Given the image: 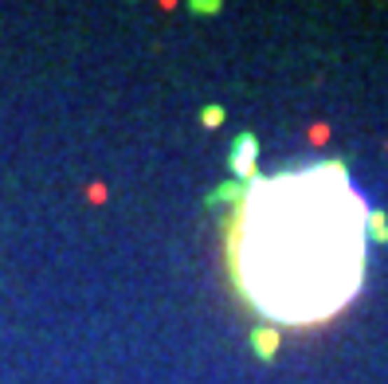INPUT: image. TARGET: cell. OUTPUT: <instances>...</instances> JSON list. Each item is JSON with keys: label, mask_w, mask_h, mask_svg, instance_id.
<instances>
[{"label": "cell", "mask_w": 388, "mask_h": 384, "mask_svg": "<svg viewBox=\"0 0 388 384\" xmlns=\"http://www.w3.org/2000/svg\"><path fill=\"white\" fill-rule=\"evenodd\" d=\"M232 267L243 294L275 322L333 317L365 275V204L341 165L259 181L235 220Z\"/></svg>", "instance_id": "cell-1"}]
</instances>
